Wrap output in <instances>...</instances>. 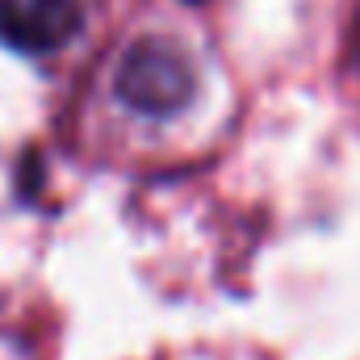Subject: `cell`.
<instances>
[{"mask_svg":"<svg viewBox=\"0 0 360 360\" xmlns=\"http://www.w3.org/2000/svg\"><path fill=\"white\" fill-rule=\"evenodd\" d=\"M197 89H201L197 51L176 30L164 25L134 30L109 63V96L143 122L180 117L197 101Z\"/></svg>","mask_w":360,"mask_h":360,"instance_id":"1","label":"cell"},{"mask_svg":"<svg viewBox=\"0 0 360 360\" xmlns=\"http://www.w3.org/2000/svg\"><path fill=\"white\" fill-rule=\"evenodd\" d=\"M84 17V0H0V42L42 59L72 46Z\"/></svg>","mask_w":360,"mask_h":360,"instance_id":"2","label":"cell"}]
</instances>
